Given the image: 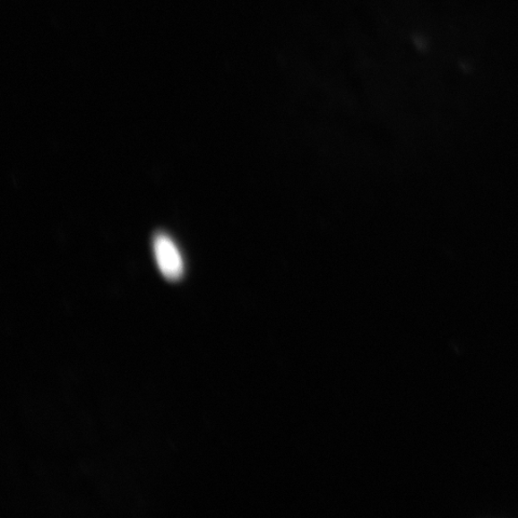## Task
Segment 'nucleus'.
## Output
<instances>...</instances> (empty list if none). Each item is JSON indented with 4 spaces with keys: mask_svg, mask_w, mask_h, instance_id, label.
Wrapping results in <instances>:
<instances>
[{
    "mask_svg": "<svg viewBox=\"0 0 518 518\" xmlns=\"http://www.w3.org/2000/svg\"><path fill=\"white\" fill-rule=\"evenodd\" d=\"M153 248L161 274L171 281L181 280L184 276L185 264L174 241L165 234H158L154 238Z\"/></svg>",
    "mask_w": 518,
    "mask_h": 518,
    "instance_id": "1",
    "label": "nucleus"
}]
</instances>
